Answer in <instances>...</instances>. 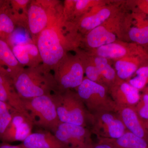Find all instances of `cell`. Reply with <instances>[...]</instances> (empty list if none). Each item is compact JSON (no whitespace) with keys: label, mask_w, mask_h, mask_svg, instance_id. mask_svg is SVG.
Segmentation results:
<instances>
[{"label":"cell","mask_w":148,"mask_h":148,"mask_svg":"<svg viewBox=\"0 0 148 148\" xmlns=\"http://www.w3.org/2000/svg\"><path fill=\"white\" fill-rule=\"evenodd\" d=\"M82 40V37L75 24L64 19L62 5L39 35L36 43L42 64L53 71L66 57L68 51L77 50Z\"/></svg>","instance_id":"obj_1"},{"label":"cell","mask_w":148,"mask_h":148,"mask_svg":"<svg viewBox=\"0 0 148 148\" xmlns=\"http://www.w3.org/2000/svg\"><path fill=\"white\" fill-rule=\"evenodd\" d=\"M12 81L22 99L50 95L58 90L53 74L42 64L36 67L23 68Z\"/></svg>","instance_id":"obj_2"},{"label":"cell","mask_w":148,"mask_h":148,"mask_svg":"<svg viewBox=\"0 0 148 148\" xmlns=\"http://www.w3.org/2000/svg\"><path fill=\"white\" fill-rule=\"evenodd\" d=\"M60 122L86 127L91 114L76 92L71 90L58 91L52 94Z\"/></svg>","instance_id":"obj_3"},{"label":"cell","mask_w":148,"mask_h":148,"mask_svg":"<svg viewBox=\"0 0 148 148\" xmlns=\"http://www.w3.org/2000/svg\"><path fill=\"white\" fill-rule=\"evenodd\" d=\"M77 94L90 114L102 112H116L118 108L109 93V88L84 77L76 89Z\"/></svg>","instance_id":"obj_4"},{"label":"cell","mask_w":148,"mask_h":148,"mask_svg":"<svg viewBox=\"0 0 148 148\" xmlns=\"http://www.w3.org/2000/svg\"><path fill=\"white\" fill-rule=\"evenodd\" d=\"M22 100L34 125L53 132L61 122L52 94Z\"/></svg>","instance_id":"obj_5"},{"label":"cell","mask_w":148,"mask_h":148,"mask_svg":"<svg viewBox=\"0 0 148 148\" xmlns=\"http://www.w3.org/2000/svg\"><path fill=\"white\" fill-rule=\"evenodd\" d=\"M62 5L61 1L57 0L31 1L27 12V30L35 43Z\"/></svg>","instance_id":"obj_6"},{"label":"cell","mask_w":148,"mask_h":148,"mask_svg":"<svg viewBox=\"0 0 148 148\" xmlns=\"http://www.w3.org/2000/svg\"><path fill=\"white\" fill-rule=\"evenodd\" d=\"M53 71L59 91L76 89L84 78L83 63L77 53L67 54Z\"/></svg>","instance_id":"obj_7"},{"label":"cell","mask_w":148,"mask_h":148,"mask_svg":"<svg viewBox=\"0 0 148 148\" xmlns=\"http://www.w3.org/2000/svg\"><path fill=\"white\" fill-rule=\"evenodd\" d=\"M122 32L121 18L115 15L86 33L82 42H84L90 49H96L118 40V39L121 36Z\"/></svg>","instance_id":"obj_8"},{"label":"cell","mask_w":148,"mask_h":148,"mask_svg":"<svg viewBox=\"0 0 148 148\" xmlns=\"http://www.w3.org/2000/svg\"><path fill=\"white\" fill-rule=\"evenodd\" d=\"M90 123L98 139H118L127 130L118 114L114 112L91 114Z\"/></svg>","instance_id":"obj_9"},{"label":"cell","mask_w":148,"mask_h":148,"mask_svg":"<svg viewBox=\"0 0 148 148\" xmlns=\"http://www.w3.org/2000/svg\"><path fill=\"white\" fill-rule=\"evenodd\" d=\"M53 133L68 148H92L94 145L86 127L61 122Z\"/></svg>","instance_id":"obj_10"},{"label":"cell","mask_w":148,"mask_h":148,"mask_svg":"<svg viewBox=\"0 0 148 148\" xmlns=\"http://www.w3.org/2000/svg\"><path fill=\"white\" fill-rule=\"evenodd\" d=\"M34 125L31 116L13 110L10 123L1 140L5 143L23 142L32 133Z\"/></svg>","instance_id":"obj_11"},{"label":"cell","mask_w":148,"mask_h":148,"mask_svg":"<svg viewBox=\"0 0 148 148\" xmlns=\"http://www.w3.org/2000/svg\"><path fill=\"white\" fill-rule=\"evenodd\" d=\"M91 55L108 59L116 60L132 56L147 54L142 46L134 43H128L118 40L103 46L96 49H91Z\"/></svg>","instance_id":"obj_12"},{"label":"cell","mask_w":148,"mask_h":148,"mask_svg":"<svg viewBox=\"0 0 148 148\" xmlns=\"http://www.w3.org/2000/svg\"><path fill=\"white\" fill-rule=\"evenodd\" d=\"M115 9L106 3L94 7L74 23L79 33L86 34L115 14Z\"/></svg>","instance_id":"obj_13"},{"label":"cell","mask_w":148,"mask_h":148,"mask_svg":"<svg viewBox=\"0 0 148 148\" xmlns=\"http://www.w3.org/2000/svg\"><path fill=\"white\" fill-rule=\"evenodd\" d=\"M122 25L128 39L132 43L148 45V16L140 11L135 12L126 17Z\"/></svg>","instance_id":"obj_14"},{"label":"cell","mask_w":148,"mask_h":148,"mask_svg":"<svg viewBox=\"0 0 148 148\" xmlns=\"http://www.w3.org/2000/svg\"><path fill=\"white\" fill-rule=\"evenodd\" d=\"M110 95L119 108L135 107L140 99V90L132 86L126 81L117 80L109 88Z\"/></svg>","instance_id":"obj_15"},{"label":"cell","mask_w":148,"mask_h":148,"mask_svg":"<svg viewBox=\"0 0 148 148\" xmlns=\"http://www.w3.org/2000/svg\"><path fill=\"white\" fill-rule=\"evenodd\" d=\"M0 101L14 110L31 116L25 108L23 100L16 92L12 79L8 72L3 69H0Z\"/></svg>","instance_id":"obj_16"},{"label":"cell","mask_w":148,"mask_h":148,"mask_svg":"<svg viewBox=\"0 0 148 148\" xmlns=\"http://www.w3.org/2000/svg\"><path fill=\"white\" fill-rule=\"evenodd\" d=\"M12 49L18 63L24 68H32L42 64L38 47L34 42L16 45Z\"/></svg>","instance_id":"obj_17"},{"label":"cell","mask_w":148,"mask_h":148,"mask_svg":"<svg viewBox=\"0 0 148 148\" xmlns=\"http://www.w3.org/2000/svg\"><path fill=\"white\" fill-rule=\"evenodd\" d=\"M117 113L127 130L148 143V129L138 116L135 107L119 108Z\"/></svg>","instance_id":"obj_18"},{"label":"cell","mask_w":148,"mask_h":148,"mask_svg":"<svg viewBox=\"0 0 148 148\" xmlns=\"http://www.w3.org/2000/svg\"><path fill=\"white\" fill-rule=\"evenodd\" d=\"M115 61L114 69L118 78L127 80L140 67L148 63V54L132 56Z\"/></svg>","instance_id":"obj_19"},{"label":"cell","mask_w":148,"mask_h":148,"mask_svg":"<svg viewBox=\"0 0 148 148\" xmlns=\"http://www.w3.org/2000/svg\"><path fill=\"white\" fill-rule=\"evenodd\" d=\"M104 3L98 0H67L63 9L64 18L66 21L75 23L91 9Z\"/></svg>","instance_id":"obj_20"},{"label":"cell","mask_w":148,"mask_h":148,"mask_svg":"<svg viewBox=\"0 0 148 148\" xmlns=\"http://www.w3.org/2000/svg\"><path fill=\"white\" fill-rule=\"evenodd\" d=\"M20 145L24 148H68L47 130L32 132Z\"/></svg>","instance_id":"obj_21"},{"label":"cell","mask_w":148,"mask_h":148,"mask_svg":"<svg viewBox=\"0 0 148 148\" xmlns=\"http://www.w3.org/2000/svg\"><path fill=\"white\" fill-rule=\"evenodd\" d=\"M23 68L7 42L0 39V69L5 70L12 79Z\"/></svg>","instance_id":"obj_22"},{"label":"cell","mask_w":148,"mask_h":148,"mask_svg":"<svg viewBox=\"0 0 148 148\" xmlns=\"http://www.w3.org/2000/svg\"><path fill=\"white\" fill-rule=\"evenodd\" d=\"M16 21L10 1H5L0 8V28L5 35L7 42L9 37L16 29Z\"/></svg>","instance_id":"obj_23"},{"label":"cell","mask_w":148,"mask_h":148,"mask_svg":"<svg viewBox=\"0 0 148 148\" xmlns=\"http://www.w3.org/2000/svg\"><path fill=\"white\" fill-rule=\"evenodd\" d=\"M106 140L110 142L116 148H148L147 141L127 130L119 138Z\"/></svg>","instance_id":"obj_24"},{"label":"cell","mask_w":148,"mask_h":148,"mask_svg":"<svg viewBox=\"0 0 148 148\" xmlns=\"http://www.w3.org/2000/svg\"><path fill=\"white\" fill-rule=\"evenodd\" d=\"M92 61L97 67L106 86L109 88L118 79L114 68H112L109 62L108 59L94 56Z\"/></svg>","instance_id":"obj_25"},{"label":"cell","mask_w":148,"mask_h":148,"mask_svg":"<svg viewBox=\"0 0 148 148\" xmlns=\"http://www.w3.org/2000/svg\"><path fill=\"white\" fill-rule=\"evenodd\" d=\"M127 81L138 90H143L148 84V63L140 67Z\"/></svg>","instance_id":"obj_26"},{"label":"cell","mask_w":148,"mask_h":148,"mask_svg":"<svg viewBox=\"0 0 148 148\" xmlns=\"http://www.w3.org/2000/svg\"><path fill=\"white\" fill-rule=\"evenodd\" d=\"M13 110L6 103L0 101V140L10 123Z\"/></svg>","instance_id":"obj_27"},{"label":"cell","mask_w":148,"mask_h":148,"mask_svg":"<svg viewBox=\"0 0 148 148\" xmlns=\"http://www.w3.org/2000/svg\"><path fill=\"white\" fill-rule=\"evenodd\" d=\"M135 111L140 119L148 129V95L143 93L140 101L135 107Z\"/></svg>","instance_id":"obj_28"},{"label":"cell","mask_w":148,"mask_h":148,"mask_svg":"<svg viewBox=\"0 0 148 148\" xmlns=\"http://www.w3.org/2000/svg\"><path fill=\"white\" fill-rule=\"evenodd\" d=\"M135 2L139 11L148 16V0H139Z\"/></svg>","instance_id":"obj_29"},{"label":"cell","mask_w":148,"mask_h":148,"mask_svg":"<svg viewBox=\"0 0 148 148\" xmlns=\"http://www.w3.org/2000/svg\"><path fill=\"white\" fill-rule=\"evenodd\" d=\"M92 148H116L108 140L105 139H98V142L94 144Z\"/></svg>","instance_id":"obj_30"},{"label":"cell","mask_w":148,"mask_h":148,"mask_svg":"<svg viewBox=\"0 0 148 148\" xmlns=\"http://www.w3.org/2000/svg\"><path fill=\"white\" fill-rule=\"evenodd\" d=\"M0 148H24L21 145H12L7 143H3L0 144Z\"/></svg>","instance_id":"obj_31"},{"label":"cell","mask_w":148,"mask_h":148,"mask_svg":"<svg viewBox=\"0 0 148 148\" xmlns=\"http://www.w3.org/2000/svg\"><path fill=\"white\" fill-rule=\"evenodd\" d=\"M0 39L5 40L6 41H7V39L5 35L3 33L2 31L1 30V28H0Z\"/></svg>","instance_id":"obj_32"},{"label":"cell","mask_w":148,"mask_h":148,"mask_svg":"<svg viewBox=\"0 0 148 148\" xmlns=\"http://www.w3.org/2000/svg\"><path fill=\"white\" fill-rule=\"evenodd\" d=\"M5 2V0H0V8L3 5L4 3Z\"/></svg>","instance_id":"obj_33"},{"label":"cell","mask_w":148,"mask_h":148,"mask_svg":"<svg viewBox=\"0 0 148 148\" xmlns=\"http://www.w3.org/2000/svg\"></svg>","instance_id":"obj_34"}]
</instances>
